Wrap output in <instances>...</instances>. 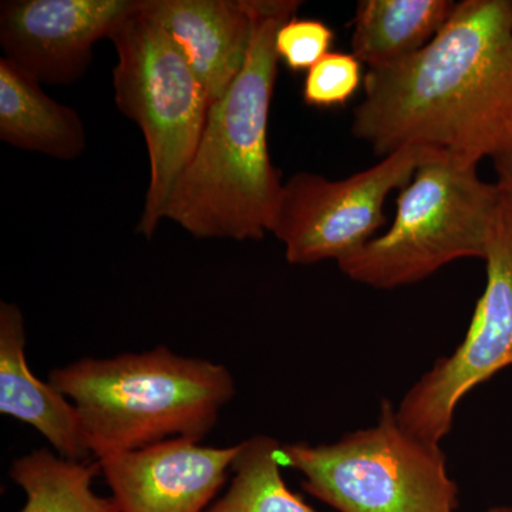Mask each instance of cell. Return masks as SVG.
Instances as JSON below:
<instances>
[{"instance_id":"cell-1","label":"cell","mask_w":512,"mask_h":512,"mask_svg":"<svg viewBox=\"0 0 512 512\" xmlns=\"http://www.w3.org/2000/svg\"><path fill=\"white\" fill-rule=\"evenodd\" d=\"M352 131L377 156L426 146L471 164L512 148V2L464 0L414 55L365 74Z\"/></svg>"},{"instance_id":"cell-2","label":"cell","mask_w":512,"mask_h":512,"mask_svg":"<svg viewBox=\"0 0 512 512\" xmlns=\"http://www.w3.org/2000/svg\"><path fill=\"white\" fill-rule=\"evenodd\" d=\"M301 5L258 0L244 69L211 104L194 156L165 208L164 220L192 237L256 241L271 231L284 188L268 140L279 63L275 37Z\"/></svg>"},{"instance_id":"cell-3","label":"cell","mask_w":512,"mask_h":512,"mask_svg":"<svg viewBox=\"0 0 512 512\" xmlns=\"http://www.w3.org/2000/svg\"><path fill=\"white\" fill-rule=\"evenodd\" d=\"M49 383L76 406L97 460L165 440L200 443L235 396L227 367L165 346L87 357L52 370Z\"/></svg>"},{"instance_id":"cell-4","label":"cell","mask_w":512,"mask_h":512,"mask_svg":"<svg viewBox=\"0 0 512 512\" xmlns=\"http://www.w3.org/2000/svg\"><path fill=\"white\" fill-rule=\"evenodd\" d=\"M501 195L497 184L481 180L477 164L431 148L400 190L390 228L339 261V269L359 284L393 289L457 259H484Z\"/></svg>"},{"instance_id":"cell-5","label":"cell","mask_w":512,"mask_h":512,"mask_svg":"<svg viewBox=\"0 0 512 512\" xmlns=\"http://www.w3.org/2000/svg\"><path fill=\"white\" fill-rule=\"evenodd\" d=\"M146 2L114 28L113 82L121 113L140 127L150 184L138 234L153 238L175 185L194 156L211 100L183 53L148 15Z\"/></svg>"},{"instance_id":"cell-6","label":"cell","mask_w":512,"mask_h":512,"mask_svg":"<svg viewBox=\"0 0 512 512\" xmlns=\"http://www.w3.org/2000/svg\"><path fill=\"white\" fill-rule=\"evenodd\" d=\"M282 467L305 477L309 494L338 512H456L458 487L437 444L404 430L389 400L375 426L336 443L282 444Z\"/></svg>"},{"instance_id":"cell-7","label":"cell","mask_w":512,"mask_h":512,"mask_svg":"<svg viewBox=\"0 0 512 512\" xmlns=\"http://www.w3.org/2000/svg\"><path fill=\"white\" fill-rule=\"evenodd\" d=\"M484 261L487 284L466 338L450 356L437 360L396 407L404 430L437 446L450 433L461 400L512 366V202L504 194L488 235Z\"/></svg>"},{"instance_id":"cell-8","label":"cell","mask_w":512,"mask_h":512,"mask_svg":"<svg viewBox=\"0 0 512 512\" xmlns=\"http://www.w3.org/2000/svg\"><path fill=\"white\" fill-rule=\"evenodd\" d=\"M433 147L407 146L343 180L298 173L282 188L271 234L292 265L339 262L362 248L386 224L384 202L402 190Z\"/></svg>"},{"instance_id":"cell-9","label":"cell","mask_w":512,"mask_h":512,"mask_svg":"<svg viewBox=\"0 0 512 512\" xmlns=\"http://www.w3.org/2000/svg\"><path fill=\"white\" fill-rule=\"evenodd\" d=\"M144 0H6L0 45L6 59L40 83L67 86L89 69L93 46Z\"/></svg>"},{"instance_id":"cell-10","label":"cell","mask_w":512,"mask_h":512,"mask_svg":"<svg viewBox=\"0 0 512 512\" xmlns=\"http://www.w3.org/2000/svg\"><path fill=\"white\" fill-rule=\"evenodd\" d=\"M238 450L173 439L97 461L120 512H204Z\"/></svg>"},{"instance_id":"cell-11","label":"cell","mask_w":512,"mask_h":512,"mask_svg":"<svg viewBox=\"0 0 512 512\" xmlns=\"http://www.w3.org/2000/svg\"><path fill=\"white\" fill-rule=\"evenodd\" d=\"M258 0H147L146 9L220 100L247 62Z\"/></svg>"},{"instance_id":"cell-12","label":"cell","mask_w":512,"mask_h":512,"mask_svg":"<svg viewBox=\"0 0 512 512\" xmlns=\"http://www.w3.org/2000/svg\"><path fill=\"white\" fill-rule=\"evenodd\" d=\"M25 323L19 306L0 303V412L39 431L60 457H93L76 406L33 375L25 355Z\"/></svg>"},{"instance_id":"cell-13","label":"cell","mask_w":512,"mask_h":512,"mask_svg":"<svg viewBox=\"0 0 512 512\" xmlns=\"http://www.w3.org/2000/svg\"><path fill=\"white\" fill-rule=\"evenodd\" d=\"M0 140L57 160H74L87 146L77 111L53 100L39 80L6 57L0 59Z\"/></svg>"},{"instance_id":"cell-14","label":"cell","mask_w":512,"mask_h":512,"mask_svg":"<svg viewBox=\"0 0 512 512\" xmlns=\"http://www.w3.org/2000/svg\"><path fill=\"white\" fill-rule=\"evenodd\" d=\"M454 8L450 0H362L353 19L352 55L370 69L400 62L423 49Z\"/></svg>"},{"instance_id":"cell-15","label":"cell","mask_w":512,"mask_h":512,"mask_svg":"<svg viewBox=\"0 0 512 512\" xmlns=\"http://www.w3.org/2000/svg\"><path fill=\"white\" fill-rule=\"evenodd\" d=\"M9 474L26 493L20 512H120L113 497L92 490L99 461L67 460L43 448L13 461Z\"/></svg>"},{"instance_id":"cell-16","label":"cell","mask_w":512,"mask_h":512,"mask_svg":"<svg viewBox=\"0 0 512 512\" xmlns=\"http://www.w3.org/2000/svg\"><path fill=\"white\" fill-rule=\"evenodd\" d=\"M281 446L268 436L239 443L227 493L204 512H315L286 485L279 460Z\"/></svg>"},{"instance_id":"cell-17","label":"cell","mask_w":512,"mask_h":512,"mask_svg":"<svg viewBox=\"0 0 512 512\" xmlns=\"http://www.w3.org/2000/svg\"><path fill=\"white\" fill-rule=\"evenodd\" d=\"M363 64L352 53H329L306 74L302 97L315 109L342 107L363 86Z\"/></svg>"},{"instance_id":"cell-18","label":"cell","mask_w":512,"mask_h":512,"mask_svg":"<svg viewBox=\"0 0 512 512\" xmlns=\"http://www.w3.org/2000/svg\"><path fill=\"white\" fill-rule=\"evenodd\" d=\"M335 33L318 19L286 20L275 37L278 59L292 72L311 70L326 55H329Z\"/></svg>"},{"instance_id":"cell-19","label":"cell","mask_w":512,"mask_h":512,"mask_svg":"<svg viewBox=\"0 0 512 512\" xmlns=\"http://www.w3.org/2000/svg\"><path fill=\"white\" fill-rule=\"evenodd\" d=\"M494 168L498 175L497 187L512 202V148L503 156L494 158Z\"/></svg>"},{"instance_id":"cell-20","label":"cell","mask_w":512,"mask_h":512,"mask_svg":"<svg viewBox=\"0 0 512 512\" xmlns=\"http://www.w3.org/2000/svg\"><path fill=\"white\" fill-rule=\"evenodd\" d=\"M485 512H512V507L510 505H501V507H493Z\"/></svg>"}]
</instances>
